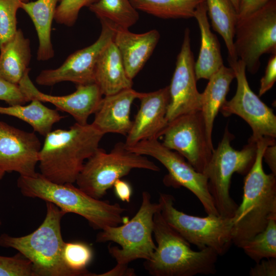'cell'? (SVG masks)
Listing matches in <instances>:
<instances>
[{"label":"cell","instance_id":"cell-1","mask_svg":"<svg viewBox=\"0 0 276 276\" xmlns=\"http://www.w3.org/2000/svg\"><path fill=\"white\" fill-rule=\"evenodd\" d=\"M255 160L244 180L242 201L232 219V243L238 247L265 229L276 219V175L266 174L263 154L275 139L263 138L257 142Z\"/></svg>","mask_w":276,"mask_h":276},{"label":"cell","instance_id":"cell-2","mask_svg":"<svg viewBox=\"0 0 276 276\" xmlns=\"http://www.w3.org/2000/svg\"><path fill=\"white\" fill-rule=\"evenodd\" d=\"M103 136L91 123L76 122L68 129L52 130L45 136L39 153L40 173L55 183H75Z\"/></svg>","mask_w":276,"mask_h":276},{"label":"cell","instance_id":"cell-3","mask_svg":"<svg viewBox=\"0 0 276 276\" xmlns=\"http://www.w3.org/2000/svg\"><path fill=\"white\" fill-rule=\"evenodd\" d=\"M17 185L24 196L52 202L66 214L79 215L95 229L102 230L127 221L123 216L126 209L119 203L94 198L73 183H55L36 173L33 176H19Z\"/></svg>","mask_w":276,"mask_h":276},{"label":"cell","instance_id":"cell-4","mask_svg":"<svg viewBox=\"0 0 276 276\" xmlns=\"http://www.w3.org/2000/svg\"><path fill=\"white\" fill-rule=\"evenodd\" d=\"M153 234L156 249L144 263L150 275L194 276L216 272L217 253L208 247L193 250L191 244L165 220L160 210L154 215Z\"/></svg>","mask_w":276,"mask_h":276},{"label":"cell","instance_id":"cell-5","mask_svg":"<svg viewBox=\"0 0 276 276\" xmlns=\"http://www.w3.org/2000/svg\"><path fill=\"white\" fill-rule=\"evenodd\" d=\"M45 202V217L35 231L21 237L3 234L0 246L14 248L29 260L34 276H75L65 265L62 257L65 242L60 224L66 213L53 203Z\"/></svg>","mask_w":276,"mask_h":276},{"label":"cell","instance_id":"cell-6","mask_svg":"<svg viewBox=\"0 0 276 276\" xmlns=\"http://www.w3.org/2000/svg\"><path fill=\"white\" fill-rule=\"evenodd\" d=\"M160 210L158 203L151 201L147 191H143L140 207L135 215L125 223L107 226L97 235L96 242H113L120 246H109V254L117 265L128 266L137 259H149L156 249L153 239V217Z\"/></svg>","mask_w":276,"mask_h":276},{"label":"cell","instance_id":"cell-7","mask_svg":"<svg viewBox=\"0 0 276 276\" xmlns=\"http://www.w3.org/2000/svg\"><path fill=\"white\" fill-rule=\"evenodd\" d=\"M234 137L226 126L204 173L215 206L219 216L225 217H232L238 206L230 195L232 176L234 173L246 175L257 154V143L251 142L240 150L234 149L231 145Z\"/></svg>","mask_w":276,"mask_h":276},{"label":"cell","instance_id":"cell-8","mask_svg":"<svg viewBox=\"0 0 276 276\" xmlns=\"http://www.w3.org/2000/svg\"><path fill=\"white\" fill-rule=\"evenodd\" d=\"M134 169L160 170L146 156L128 150L124 143L119 142L109 152L99 148L85 161L75 182L90 196L101 199L117 180Z\"/></svg>","mask_w":276,"mask_h":276},{"label":"cell","instance_id":"cell-9","mask_svg":"<svg viewBox=\"0 0 276 276\" xmlns=\"http://www.w3.org/2000/svg\"><path fill=\"white\" fill-rule=\"evenodd\" d=\"M174 200L170 194H159L160 212L168 224L199 249L208 247L219 256L225 255L233 244L232 217L190 215L177 210Z\"/></svg>","mask_w":276,"mask_h":276},{"label":"cell","instance_id":"cell-10","mask_svg":"<svg viewBox=\"0 0 276 276\" xmlns=\"http://www.w3.org/2000/svg\"><path fill=\"white\" fill-rule=\"evenodd\" d=\"M234 48L246 69L255 74L264 54L276 53V0H269L252 13L238 18Z\"/></svg>","mask_w":276,"mask_h":276},{"label":"cell","instance_id":"cell-11","mask_svg":"<svg viewBox=\"0 0 276 276\" xmlns=\"http://www.w3.org/2000/svg\"><path fill=\"white\" fill-rule=\"evenodd\" d=\"M125 146L132 152L157 160L168 171L164 180L166 186L183 187L198 198L207 215H219L208 190L206 176L197 171L180 154L166 147L158 139L144 140Z\"/></svg>","mask_w":276,"mask_h":276},{"label":"cell","instance_id":"cell-12","mask_svg":"<svg viewBox=\"0 0 276 276\" xmlns=\"http://www.w3.org/2000/svg\"><path fill=\"white\" fill-rule=\"evenodd\" d=\"M237 79L235 95L226 100L220 111L224 117L236 114L246 122L252 131L248 141L257 143L263 138L275 139L276 116L251 89L246 76V66L240 59H227Z\"/></svg>","mask_w":276,"mask_h":276},{"label":"cell","instance_id":"cell-13","mask_svg":"<svg viewBox=\"0 0 276 276\" xmlns=\"http://www.w3.org/2000/svg\"><path fill=\"white\" fill-rule=\"evenodd\" d=\"M162 143L182 156L198 172L204 173L213 151L201 111L182 114L170 122Z\"/></svg>","mask_w":276,"mask_h":276},{"label":"cell","instance_id":"cell-14","mask_svg":"<svg viewBox=\"0 0 276 276\" xmlns=\"http://www.w3.org/2000/svg\"><path fill=\"white\" fill-rule=\"evenodd\" d=\"M100 20L101 31L97 40L71 54L59 67L41 71L36 79L38 84L52 86L64 81L72 82L77 85L94 83L98 61L103 51L112 41L115 31L114 24L104 19Z\"/></svg>","mask_w":276,"mask_h":276},{"label":"cell","instance_id":"cell-15","mask_svg":"<svg viewBox=\"0 0 276 276\" xmlns=\"http://www.w3.org/2000/svg\"><path fill=\"white\" fill-rule=\"evenodd\" d=\"M196 81L190 30L187 28L169 86L170 101L166 114L168 123L182 114L201 110V93L197 89Z\"/></svg>","mask_w":276,"mask_h":276},{"label":"cell","instance_id":"cell-16","mask_svg":"<svg viewBox=\"0 0 276 276\" xmlns=\"http://www.w3.org/2000/svg\"><path fill=\"white\" fill-rule=\"evenodd\" d=\"M41 148L33 132H27L0 121V169L16 172L22 176H33Z\"/></svg>","mask_w":276,"mask_h":276},{"label":"cell","instance_id":"cell-17","mask_svg":"<svg viewBox=\"0 0 276 276\" xmlns=\"http://www.w3.org/2000/svg\"><path fill=\"white\" fill-rule=\"evenodd\" d=\"M29 71L25 74L18 85L30 101L37 99L50 103L57 110L71 115L80 124H87L89 116L97 110L103 96L96 83L78 84L76 90L71 94L52 96L43 93L36 87L29 77Z\"/></svg>","mask_w":276,"mask_h":276},{"label":"cell","instance_id":"cell-18","mask_svg":"<svg viewBox=\"0 0 276 276\" xmlns=\"http://www.w3.org/2000/svg\"><path fill=\"white\" fill-rule=\"evenodd\" d=\"M140 108L132 121L124 143L131 146L144 140L162 136L168 122L166 114L170 101L169 86L149 93H142Z\"/></svg>","mask_w":276,"mask_h":276},{"label":"cell","instance_id":"cell-19","mask_svg":"<svg viewBox=\"0 0 276 276\" xmlns=\"http://www.w3.org/2000/svg\"><path fill=\"white\" fill-rule=\"evenodd\" d=\"M141 94L131 88L105 96L91 124L104 135L113 133L126 135L132 124L130 116L132 104Z\"/></svg>","mask_w":276,"mask_h":276},{"label":"cell","instance_id":"cell-20","mask_svg":"<svg viewBox=\"0 0 276 276\" xmlns=\"http://www.w3.org/2000/svg\"><path fill=\"white\" fill-rule=\"evenodd\" d=\"M128 29L115 25L112 42L120 54L128 76L133 80L152 55L160 34L154 29L139 34Z\"/></svg>","mask_w":276,"mask_h":276},{"label":"cell","instance_id":"cell-21","mask_svg":"<svg viewBox=\"0 0 276 276\" xmlns=\"http://www.w3.org/2000/svg\"><path fill=\"white\" fill-rule=\"evenodd\" d=\"M198 24L201 36V45L195 73L197 80L209 79L223 64L220 46L216 35L211 30L207 14L205 1L199 4L194 14Z\"/></svg>","mask_w":276,"mask_h":276},{"label":"cell","instance_id":"cell-22","mask_svg":"<svg viewBox=\"0 0 276 276\" xmlns=\"http://www.w3.org/2000/svg\"><path fill=\"white\" fill-rule=\"evenodd\" d=\"M94 83L104 96L132 88V80L128 76L120 54L112 41L98 61Z\"/></svg>","mask_w":276,"mask_h":276},{"label":"cell","instance_id":"cell-23","mask_svg":"<svg viewBox=\"0 0 276 276\" xmlns=\"http://www.w3.org/2000/svg\"><path fill=\"white\" fill-rule=\"evenodd\" d=\"M235 78L234 71L224 65L213 75L203 93H201V111L204 119L209 140L212 142L214 120L229 90L231 83Z\"/></svg>","mask_w":276,"mask_h":276},{"label":"cell","instance_id":"cell-24","mask_svg":"<svg viewBox=\"0 0 276 276\" xmlns=\"http://www.w3.org/2000/svg\"><path fill=\"white\" fill-rule=\"evenodd\" d=\"M0 77L15 84H19L25 74L30 69L29 40L20 29L0 49Z\"/></svg>","mask_w":276,"mask_h":276},{"label":"cell","instance_id":"cell-25","mask_svg":"<svg viewBox=\"0 0 276 276\" xmlns=\"http://www.w3.org/2000/svg\"><path fill=\"white\" fill-rule=\"evenodd\" d=\"M60 1L37 0L21 3L20 8L30 16L37 33L39 41L37 59L39 61L49 60L54 56L51 27L57 5Z\"/></svg>","mask_w":276,"mask_h":276},{"label":"cell","instance_id":"cell-26","mask_svg":"<svg viewBox=\"0 0 276 276\" xmlns=\"http://www.w3.org/2000/svg\"><path fill=\"white\" fill-rule=\"evenodd\" d=\"M27 105L19 104L0 106V114L17 118L31 126L34 131L45 136L52 131L53 125L64 118L58 110L50 108L42 102L32 99Z\"/></svg>","mask_w":276,"mask_h":276},{"label":"cell","instance_id":"cell-27","mask_svg":"<svg viewBox=\"0 0 276 276\" xmlns=\"http://www.w3.org/2000/svg\"><path fill=\"white\" fill-rule=\"evenodd\" d=\"M207 14L214 30L222 37L228 52V59L238 60L234 48L238 13L231 0H205Z\"/></svg>","mask_w":276,"mask_h":276},{"label":"cell","instance_id":"cell-28","mask_svg":"<svg viewBox=\"0 0 276 276\" xmlns=\"http://www.w3.org/2000/svg\"><path fill=\"white\" fill-rule=\"evenodd\" d=\"M137 10L163 19L194 17L197 6L205 0H130Z\"/></svg>","mask_w":276,"mask_h":276},{"label":"cell","instance_id":"cell-29","mask_svg":"<svg viewBox=\"0 0 276 276\" xmlns=\"http://www.w3.org/2000/svg\"><path fill=\"white\" fill-rule=\"evenodd\" d=\"M100 19L129 29L139 19L138 11L130 0H97L89 7Z\"/></svg>","mask_w":276,"mask_h":276},{"label":"cell","instance_id":"cell-30","mask_svg":"<svg viewBox=\"0 0 276 276\" xmlns=\"http://www.w3.org/2000/svg\"><path fill=\"white\" fill-rule=\"evenodd\" d=\"M240 248L256 263L264 259L276 258V219L270 220L264 230Z\"/></svg>","mask_w":276,"mask_h":276},{"label":"cell","instance_id":"cell-31","mask_svg":"<svg viewBox=\"0 0 276 276\" xmlns=\"http://www.w3.org/2000/svg\"><path fill=\"white\" fill-rule=\"evenodd\" d=\"M93 255L91 247L86 243L80 241L64 243L63 259L66 267L75 276H95V273L87 269Z\"/></svg>","mask_w":276,"mask_h":276},{"label":"cell","instance_id":"cell-32","mask_svg":"<svg viewBox=\"0 0 276 276\" xmlns=\"http://www.w3.org/2000/svg\"><path fill=\"white\" fill-rule=\"evenodd\" d=\"M21 3L20 0H0V49L17 30L16 13Z\"/></svg>","mask_w":276,"mask_h":276},{"label":"cell","instance_id":"cell-33","mask_svg":"<svg viewBox=\"0 0 276 276\" xmlns=\"http://www.w3.org/2000/svg\"><path fill=\"white\" fill-rule=\"evenodd\" d=\"M97 0H60L57 6L54 19L59 24L72 26L76 21L80 10L89 7Z\"/></svg>","mask_w":276,"mask_h":276},{"label":"cell","instance_id":"cell-34","mask_svg":"<svg viewBox=\"0 0 276 276\" xmlns=\"http://www.w3.org/2000/svg\"><path fill=\"white\" fill-rule=\"evenodd\" d=\"M0 276H34L32 264L20 253L13 257L0 256Z\"/></svg>","mask_w":276,"mask_h":276},{"label":"cell","instance_id":"cell-35","mask_svg":"<svg viewBox=\"0 0 276 276\" xmlns=\"http://www.w3.org/2000/svg\"><path fill=\"white\" fill-rule=\"evenodd\" d=\"M0 100L11 105L25 104L29 100L19 85L10 83L0 77Z\"/></svg>","mask_w":276,"mask_h":276},{"label":"cell","instance_id":"cell-36","mask_svg":"<svg viewBox=\"0 0 276 276\" xmlns=\"http://www.w3.org/2000/svg\"><path fill=\"white\" fill-rule=\"evenodd\" d=\"M276 81V53L271 54L265 70V74L260 80L259 96H262L273 86Z\"/></svg>","mask_w":276,"mask_h":276},{"label":"cell","instance_id":"cell-37","mask_svg":"<svg viewBox=\"0 0 276 276\" xmlns=\"http://www.w3.org/2000/svg\"><path fill=\"white\" fill-rule=\"evenodd\" d=\"M250 276H275L276 258L264 259L256 263L251 267L249 272Z\"/></svg>","mask_w":276,"mask_h":276},{"label":"cell","instance_id":"cell-38","mask_svg":"<svg viewBox=\"0 0 276 276\" xmlns=\"http://www.w3.org/2000/svg\"><path fill=\"white\" fill-rule=\"evenodd\" d=\"M114 192L116 196L121 201L129 202L132 194V187L129 182L119 179L114 183Z\"/></svg>","mask_w":276,"mask_h":276},{"label":"cell","instance_id":"cell-39","mask_svg":"<svg viewBox=\"0 0 276 276\" xmlns=\"http://www.w3.org/2000/svg\"><path fill=\"white\" fill-rule=\"evenodd\" d=\"M269 0H241L238 18L245 17L258 10Z\"/></svg>","mask_w":276,"mask_h":276},{"label":"cell","instance_id":"cell-40","mask_svg":"<svg viewBox=\"0 0 276 276\" xmlns=\"http://www.w3.org/2000/svg\"><path fill=\"white\" fill-rule=\"evenodd\" d=\"M263 158L268 165L271 173L276 175V145L268 146L265 149Z\"/></svg>","mask_w":276,"mask_h":276},{"label":"cell","instance_id":"cell-41","mask_svg":"<svg viewBox=\"0 0 276 276\" xmlns=\"http://www.w3.org/2000/svg\"><path fill=\"white\" fill-rule=\"evenodd\" d=\"M134 269L129 268L128 266L119 265L116 266L112 269L103 273L95 274V276H133L135 274Z\"/></svg>","mask_w":276,"mask_h":276},{"label":"cell","instance_id":"cell-42","mask_svg":"<svg viewBox=\"0 0 276 276\" xmlns=\"http://www.w3.org/2000/svg\"><path fill=\"white\" fill-rule=\"evenodd\" d=\"M231 1L238 13L240 7L241 0H231Z\"/></svg>","mask_w":276,"mask_h":276},{"label":"cell","instance_id":"cell-43","mask_svg":"<svg viewBox=\"0 0 276 276\" xmlns=\"http://www.w3.org/2000/svg\"><path fill=\"white\" fill-rule=\"evenodd\" d=\"M5 173L4 171L0 169V180L3 178Z\"/></svg>","mask_w":276,"mask_h":276},{"label":"cell","instance_id":"cell-44","mask_svg":"<svg viewBox=\"0 0 276 276\" xmlns=\"http://www.w3.org/2000/svg\"><path fill=\"white\" fill-rule=\"evenodd\" d=\"M20 1H21L22 2H24V3H26V2H29V0H20Z\"/></svg>","mask_w":276,"mask_h":276},{"label":"cell","instance_id":"cell-45","mask_svg":"<svg viewBox=\"0 0 276 276\" xmlns=\"http://www.w3.org/2000/svg\"><path fill=\"white\" fill-rule=\"evenodd\" d=\"M1 221L0 220V226H1Z\"/></svg>","mask_w":276,"mask_h":276}]
</instances>
